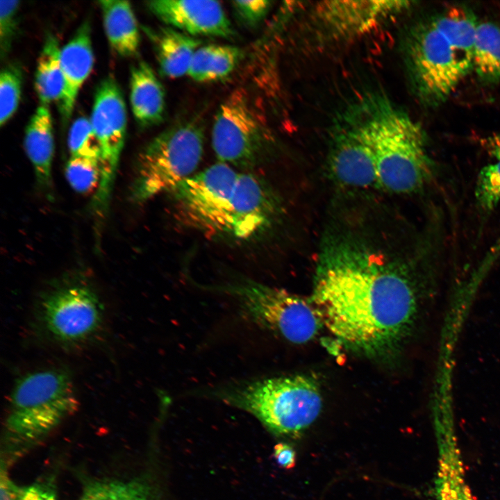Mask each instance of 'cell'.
<instances>
[{"label":"cell","instance_id":"obj_3","mask_svg":"<svg viewBox=\"0 0 500 500\" xmlns=\"http://www.w3.org/2000/svg\"><path fill=\"white\" fill-rule=\"evenodd\" d=\"M214 394L249 411L278 435H299L315 421L322 407L318 383L306 375L258 380Z\"/></svg>","mask_w":500,"mask_h":500},{"label":"cell","instance_id":"obj_8","mask_svg":"<svg viewBox=\"0 0 500 500\" xmlns=\"http://www.w3.org/2000/svg\"><path fill=\"white\" fill-rule=\"evenodd\" d=\"M217 290L235 296L256 322L292 343L310 341L322 326L311 301L284 289L242 279Z\"/></svg>","mask_w":500,"mask_h":500},{"label":"cell","instance_id":"obj_18","mask_svg":"<svg viewBox=\"0 0 500 500\" xmlns=\"http://www.w3.org/2000/svg\"><path fill=\"white\" fill-rule=\"evenodd\" d=\"M24 148L39 186L49 193L53 188L54 156L53 124L49 108L40 105L25 128Z\"/></svg>","mask_w":500,"mask_h":500},{"label":"cell","instance_id":"obj_28","mask_svg":"<svg viewBox=\"0 0 500 500\" xmlns=\"http://www.w3.org/2000/svg\"><path fill=\"white\" fill-rule=\"evenodd\" d=\"M70 156L83 157L101 162V147L90 119L81 116L72 124L67 136Z\"/></svg>","mask_w":500,"mask_h":500},{"label":"cell","instance_id":"obj_10","mask_svg":"<svg viewBox=\"0 0 500 500\" xmlns=\"http://www.w3.org/2000/svg\"><path fill=\"white\" fill-rule=\"evenodd\" d=\"M212 145L219 162L244 169L261 165L272 138L242 90L223 101L214 118Z\"/></svg>","mask_w":500,"mask_h":500},{"label":"cell","instance_id":"obj_15","mask_svg":"<svg viewBox=\"0 0 500 500\" xmlns=\"http://www.w3.org/2000/svg\"><path fill=\"white\" fill-rule=\"evenodd\" d=\"M409 6L404 1H331L319 3L315 12L330 32L351 36L372 30Z\"/></svg>","mask_w":500,"mask_h":500},{"label":"cell","instance_id":"obj_14","mask_svg":"<svg viewBox=\"0 0 500 500\" xmlns=\"http://www.w3.org/2000/svg\"><path fill=\"white\" fill-rule=\"evenodd\" d=\"M146 5L167 26L190 36L233 38L235 35L219 1L153 0Z\"/></svg>","mask_w":500,"mask_h":500},{"label":"cell","instance_id":"obj_25","mask_svg":"<svg viewBox=\"0 0 500 500\" xmlns=\"http://www.w3.org/2000/svg\"><path fill=\"white\" fill-rule=\"evenodd\" d=\"M472 67L483 81H500V27L497 24L490 22L478 24Z\"/></svg>","mask_w":500,"mask_h":500},{"label":"cell","instance_id":"obj_17","mask_svg":"<svg viewBox=\"0 0 500 500\" xmlns=\"http://www.w3.org/2000/svg\"><path fill=\"white\" fill-rule=\"evenodd\" d=\"M64 89L58 101L62 122H68L79 90L93 68L94 58L88 21L83 22L60 51Z\"/></svg>","mask_w":500,"mask_h":500},{"label":"cell","instance_id":"obj_16","mask_svg":"<svg viewBox=\"0 0 500 500\" xmlns=\"http://www.w3.org/2000/svg\"><path fill=\"white\" fill-rule=\"evenodd\" d=\"M435 429L438 448L435 500H476L467 483L458 439L450 416L438 417Z\"/></svg>","mask_w":500,"mask_h":500},{"label":"cell","instance_id":"obj_27","mask_svg":"<svg viewBox=\"0 0 500 500\" xmlns=\"http://www.w3.org/2000/svg\"><path fill=\"white\" fill-rule=\"evenodd\" d=\"M65 172L69 185L76 192L88 194L97 192L101 180L100 161L69 156Z\"/></svg>","mask_w":500,"mask_h":500},{"label":"cell","instance_id":"obj_11","mask_svg":"<svg viewBox=\"0 0 500 500\" xmlns=\"http://www.w3.org/2000/svg\"><path fill=\"white\" fill-rule=\"evenodd\" d=\"M101 147V180L94 194L92 207L99 219L104 217L126 132V110L119 85L111 76L98 85L90 118Z\"/></svg>","mask_w":500,"mask_h":500},{"label":"cell","instance_id":"obj_6","mask_svg":"<svg viewBox=\"0 0 500 500\" xmlns=\"http://www.w3.org/2000/svg\"><path fill=\"white\" fill-rule=\"evenodd\" d=\"M70 374L58 368L31 372L15 383L9 398L6 428L21 439H37L77 410Z\"/></svg>","mask_w":500,"mask_h":500},{"label":"cell","instance_id":"obj_33","mask_svg":"<svg viewBox=\"0 0 500 500\" xmlns=\"http://www.w3.org/2000/svg\"><path fill=\"white\" fill-rule=\"evenodd\" d=\"M24 488L17 485L6 472L1 471L0 478V500H22Z\"/></svg>","mask_w":500,"mask_h":500},{"label":"cell","instance_id":"obj_26","mask_svg":"<svg viewBox=\"0 0 500 500\" xmlns=\"http://www.w3.org/2000/svg\"><path fill=\"white\" fill-rule=\"evenodd\" d=\"M79 500H155L150 488L140 481H99L90 483Z\"/></svg>","mask_w":500,"mask_h":500},{"label":"cell","instance_id":"obj_21","mask_svg":"<svg viewBox=\"0 0 500 500\" xmlns=\"http://www.w3.org/2000/svg\"><path fill=\"white\" fill-rule=\"evenodd\" d=\"M99 3L105 33L112 49L123 57L134 56L139 49L140 35L131 3L121 0Z\"/></svg>","mask_w":500,"mask_h":500},{"label":"cell","instance_id":"obj_31","mask_svg":"<svg viewBox=\"0 0 500 500\" xmlns=\"http://www.w3.org/2000/svg\"><path fill=\"white\" fill-rule=\"evenodd\" d=\"M19 1H0V50L1 57L10 49L12 41L17 31Z\"/></svg>","mask_w":500,"mask_h":500},{"label":"cell","instance_id":"obj_35","mask_svg":"<svg viewBox=\"0 0 500 500\" xmlns=\"http://www.w3.org/2000/svg\"><path fill=\"white\" fill-rule=\"evenodd\" d=\"M274 457L279 466L284 469H291L296 463V453L288 444L281 442L274 447Z\"/></svg>","mask_w":500,"mask_h":500},{"label":"cell","instance_id":"obj_9","mask_svg":"<svg viewBox=\"0 0 500 500\" xmlns=\"http://www.w3.org/2000/svg\"><path fill=\"white\" fill-rule=\"evenodd\" d=\"M238 174L232 166L219 162L178 184L170 192L178 219L210 235H228Z\"/></svg>","mask_w":500,"mask_h":500},{"label":"cell","instance_id":"obj_23","mask_svg":"<svg viewBox=\"0 0 500 500\" xmlns=\"http://www.w3.org/2000/svg\"><path fill=\"white\" fill-rule=\"evenodd\" d=\"M242 56L241 49L235 46H202L195 51L187 74L201 83L223 80L235 70Z\"/></svg>","mask_w":500,"mask_h":500},{"label":"cell","instance_id":"obj_4","mask_svg":"<svg viewBox=\"0 0 500 500\" xmlns=\"http://www.w3.org/2000/svg\"><path fill=\"white\" fill-rule=\"evenodd\" d=\"M204 126L199 117L172 125L151 140L140 152L131 199L144 203L170 193L192 176L203 151Z\"/></svg>","mask_w":500,"mask_h":500},{"label":"cell","instance_id":"obj_30","mask_svg":"<svg viewBox=\"0 0 500 500\" xmlns=\"http://www.w3.org/2000/svg\"><path fill=\"white\" fill-rule=\"evenodd\" d=\"M474 196L478 208L483 212L489 213L497 206L500 202V158L481 169Z\"/></svg>","mask_w":500,"mask_h":500},{"label":"cell","instance_id":"obj_24","mask_svg":"<svg viewBox=\"0 0 500 500\" xmlns=\"http://www.w3.org/2000/svg\"><path fill=\"white\" fill-rule=\"evenodd\" d=\"M59 43L51 33H47L40 51L35 74L34 88L40 105L49 106L59 101L64 89L60 62Z\"/></svg>","mask_w":500,"mask_h":500},{"label":"cell","instance_id":"obj_22","mask_svg":"<svg viewBox=\"0 0 500 500\" xmlns=\"http://www.w3.org/2000/svg\"><path fill=\"white\" fill-rule=\"evenodd\" d=\"M432 19L469 71L473 66L474 47L478 24L472 12L461 6H452Z\"/></svg>","mask_w":500,"mask_h":500},{"label":"cell","instance_id":"obj_34","mask_svg":"<svg viewBox=\"0 0 500 500\" xmlns=\"http://www.w3.org/2000/svg\"><path fill=\"white\" fill-rule=\"evenodd\" d=\"M22 500H58L55 492L48 485L35 483L24 488Z\"/></svg>","mask_w":500,"mask_h":500},{"label":"cell","instance_id":"obj_5","mask_svg":"<svg viewBox=\"0 0 500 500\" xmlns=\"http://www.w3.org/2000/svg\"><path fill=\"white\" fill-rule=\"evenodd\" d=\"M33 316L38 333L67 350L94 343L106 325L102 300L90 285L81 281L60 283L43 292Z\"/></svg>","mask_w":500,"mask_h":500},{"label":"cell","instance_id":"obj_19","mask_svg":"<svg viewBox=\"0 0 500 500\" xmlns=\"http://www.w3.org/2000/svg\"><path fill=\"white\" fill-rule=\"evenodd\" d=\"M130 102L135 119L140 127H151L163 121L166 106L165 89L145 61H140L131 68Z\"/></svg>","mask_w":500,"mask_h":500},{"label":"cell","instance_id":"obj_12","mask_svg":"<svg viewBox=\"0 0 500 500\" xmlns=\"http://www.w3.org/2000/svg\"><path fill=\"white\" fill-rule=\"evenodd\" d=\"M281 211L277 195L263 178L239 173L231 199L228 235L244 240L260 235L277 222Z\"/></svg>","mask_w":500,"mask_h":500},{"label":"cell","instance_id":"obj_29","mask_svg":"<svg viewBox=\"0 0 500 500\" xmlns=\"http://www.w3.org/2000/svg\"><path fill=\"white\" fill-rule=\"evenodd\" d=\"M22 73L17 64L4 67L0 74V125L2 126L16 112L20 100Z\"/></svg>","mask_w":500,"mask_h":500},{"label":"cell","instance_id":"obj_1","mask_svg":"<svg viewBox=\"0 0 500 500\" xmlns=\"http://www.w3.org/2000/svg\"><path fill=\"white\" fill-rule=\"evenodd\" d=\"M440 244L433 242L403 265L385 262L354 242L328 244L310 300L322 325L358 355L385 359L400 352L435 298Z\"/></svg>","mask_w":500,"mask_h":500},{"label":"cell","instance_id":"obj_2","mask_svg":"<svg viewBox=\"0 0 500 500\" xmlns=\"http://www.w3.org/2000/svg\"><path fill=\"white\" fill-rule=\"evenodd\" d=\"M360 117L372 146L377 185L398 194L424 188L433 178L434 167L422 127L387 97L365 100Z\"/></svg>","mask_w":500,"mask_h":500},{"label":"cell","instance_id":"obj_7","mask_svg":"<svg viewBox=\"0 0 500 500\" xmlns=\"http://www.w3.org/2000/svg\"><path fill=\"white\" fill-rule=\"evenodd\" d=\"M406 62L415 93L429 106L444 102L469 72L432 19L412 28Z\"/></svg>","mask_w":500,"mask_h":500},{"label":"cell","instance_id":"obj_32","mask_svg":"<svg viewBox=\"0 0 500 500\" xmlns=\"http://www.w3.org/2000/svg\"><path fill=\"white\" fill-rule=\"evenodd\" d=\"M231 4L240 20L248 26L254 27L265 17L270 9L272 1H233Z\"/></svg>","mask_w":500,"mask_h":500},{"label":"cell","instance_id":"obj_13","mask_svg":"<svg viewBox=\"0 0 500 500\" xmlns=\"http://www.w3.org/2000/svg\"><path fill=\"white\" fill-rule=\"evenodd\" d=\"M329 166L344 185L366 188L377 185L375 158L360 117H351L335 131Z\"/></svg>","mask_w":500,"mask_h":500},{"label":"cell","instance_id":"obj_20","mask_svg":"<svg viewBox=\"0 0 500 500\" xmlns=\"http://www.w3.org/2000/svg\"><path fill=\"white\" fill-rule=\"evenodd\" d=\"M144 30L153 46L162 74L170 78L187 74L201 42L169 26Z\"/></svg>","mask_w":500,"mask_h":500}]
</instances>
